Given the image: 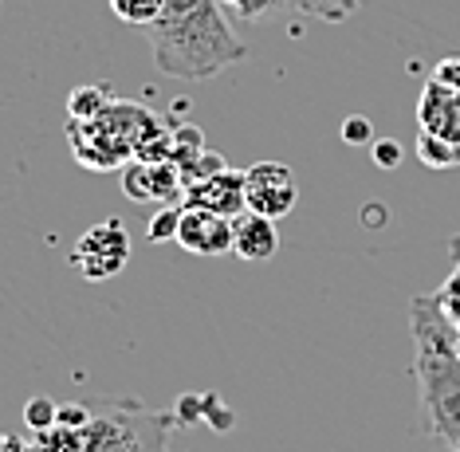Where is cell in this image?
I'll list each match as a JSON object with an SVG mask.
<instances>
[{"mask_svg":"<svg viewBox=\"0 0 460 452\" xmlns=\"http://www.w3.org/2000/svg\"><path fill=\"white\" fill-rule=\"evenodd\" d=\"M221 0H165L158 24L146 28L154 67L165 79L197 83L248 59V44L228 24Z\"/></svg>","mask_w":460,"mask_h":452,"instance_id":"1","label":"cell"},{"mask_svg":"<svg viewBox=\"0 0 460 452\" xmlns=\"http://www.w3.org/2000/svg\"><path fill=\"white\" fill-rule=\"evenodd\" d=\"M413 382L425 433L448 452H460V327L445 315L437 296L410 299Z\"/></svg>","mask_w":460,"mask_h":452,"instance_id":"2","label":"cell"},{"mask_svg":"<svg viewBox=\"0 0 460 452\" xmlns=\"http://www.w3.org/2000/svg\"><path fill=\"white\" fill-rule=\"evenodd\" d=\"M158 114H150L138 102L114 99L107 111L87 122L67 119V142L75 150V162L87 170H122V162H134L138 146L158 130Z\"/></svg>","mask_w":460,"mask_h":452,"instance_id":"3","label":"cell"},{"mask_svg":"<svg viewBox=\"0 0 460 452\" xmlns=\"http://www.w3.org/2000/svg\"><path fill=\"white\" fill-rule=\"evenodd\" d=\"M177 413L150 409L138 397H107L87 425L83 452H170Z\"/></svg>","mask_w":460,"mask_h":452,"instance_id":"4","label":"cell"},{"mask_svg":"<svg viewBox=\"0 0 460 452\" xmlns=\"http://www.w3.org/2000/svg\"><path fill=\"white\" fill-rule=\"evenodd\" d=\"M130 260V236L122 228V220H102V225L87 228L79 236L75 252H71V264L83 271V279L91 283H102V279H114Z\"/></svg>","mask_w":460,"mask_h":452,"instance_id":"5","label":"cell"},{"mask_svg":"<svg viewBox=\"0 0 460 452\" xmlns=\"http://www.w3.org/2000/svg\"><path fill=\"white\" fill-rule=\"evenodd\" d=\"M244 197L248 208L260 217L271 220H284L299 201V185L296 173L288 170L284 162H256L244 170Z\"/></svg>","mask_w":460,"mask_h":452,"instance_id":"6","label":"cell"},{"mask_svg":"<svg viewBox=\"0 0 460 452\" xmlns=\"http://www.w3.org/2000/svg\"><path fill=\"white\" fill-rule=\"evenodd\" d=\"M177 244L193 256H225V252H233V220L197 205H181Z\"/></svg>","mask_w":460,"mask_h":452,"instance_id":"7","label":"cell"},{"mask_svg":"<svg viewBox=\"0 0 460 452\" xmlns=\"http://www.w3.org/2000/svg\"><path fill=\"white\" fill-rule=\"evenodd\" d=\"M417 126L433 138L460 146V91L429 79L421 87V99H417Z\"/></svg>","mask_w":460,"mask_h":452,"instance_id":"8","label":"cell"},{"mask_svg":"<svg viewBox=\"0 0 460 452\" xmlns=\"http://www.w3.org/2000/svg\"><path fill=\"white\" fill-rule=\"evenodd\" d=\"M185 205H197V208H208V213H221V217H240L248 208V197H244V170H225L205 177V182H193L185 185Z\"/></svg>","mask_w":460,"mask_h":452,"instance_id":"9","label":"cell"},{"mask_svg":"<svg viewBox=\"0 0 460 452\" xmlns=\"http://www.w3.org/2000/svg\"><path fill=\"white\" fill-rule=\"evenodd\" d=\"M279 252V228L271 217H260L252 208H244L240 217H233V256L240 260H271Z\"/></svg>","mask_w":460,"mask_h":452,"instance_id":"10","label":"cell"},{"mask_svg":"<svg viewBox=\"0 0 460 452\" xmlns=\"http://www.w3.org/2000/svg\"><path fill=\"white\" fill-rule=\"evenodd\" d=\"M114 102L111 94V83H83V87H75L67 94V119L71 122H87L95 119V114H102Z\"/></svg>","mask_w":460,"mask_h":452,"instance_id":"11","label":"cell"},{"mask_svg":"<svg viewBox=\"0 0 460 452\" xmlns=\"http://www.w3.org/2000/svg\"><path fill=\"white\" fill-rule=\"evenodd\" d=\"M433 296L445 307L448 319L460 327V233L448 240V276H445V283L433 291Z\"/></svg>","mask_w":460,"mask_h":452,"instance_id":"12","label":"cell"},{"mask_svg":"<svg viewBox=\"0 0 460 452\" xmlns=\"http://www.w3.org/2000/svg\"><path fill=\"white\" fill-rule=\"evenodd\" d=\"M417 157H421V165H429V170H456L460 165V146L445 142V138H433V134L417 130Z\"/></svg>","mask_w":460,"mask_h":452,"instance_id":"13","label":"cell"},{"mask_svg":"<svg viewBox=\"0 0 460 452\" xmlns=\"http://www.w3.org/2000/svg\"><path fill=\"white\" fill-rule=\"evenodd\" d=\"M299 16L323 20V24H342L347 16H354L362 8V0H291Z\"/></svg>","mask_w":460,"mask_h":452,"instance_id":"14","label":"cell"},{"mask_svg":"<svg viewBox=\"0 0 460 452\" xmlns=\"http://www.w3.org/2000/svg\"><path fill=\"white\" fill-rule=\"evenodd\" d=\"M83 440H87V429H71V425H51L32 433L36 452H83Z\"/></svg>","mask_w":460,"mask_h":452,"instance_id":"15","label":"cell"},{"mask_svg":"<svg viewBox=\"0 0 460 452\" xmlns=\"http://www.w3.org/2000/svg\"><path fill=\"white\" fill-rule=\"evenodd\" d=\"M165 0H111V13L122 20L127 28H150L158 24Z\"/></svg>","mask_w":460,"mask_h":452,"instance_id":"16","label":"cell"},{"mask_svg":"<svg viewBox=\"0 0 460 452\" xmlns=\"http://www.w3.org/2000/svg\"><path fill=\"white\" fill-rule=\"evenodd\" d=\"M177 228H181V205H162L158 213L146 220L150 244H177Z\"/></svg>","mask_w":460,"mask_h":452,"instance_id":"17","label":"cell"},{"mask_svg":"<svg viewBox=\"0 0 460 452\" xmlns=\"http://www.w3.org/2000/svg\"><path fill=\"white\" fill-rule=\"evenodd\" d=\"M205 154V134L197 130L193 122H185V126H173V162L181 165H190L193 157H201Z\"/></svg>","mask_w":460,"mask_h":452,"instance_id":"18","label":"cell"},{"mask_svg":"<svg viewBox=\"0 0 460 452\" xmlns=\"http://www.w3.org/2000/svg\"><path fill=\"white\" fill-rule=\"evenodd\" d=\"M279 4H291V0H221V8L233 20H264L268 13H276Z\"/></svg>","mask_w":460,"mask_h":452,"instance_id":"19","label":"cell"},{"mask_svg":"<svg viewBox=\"0 0 460 452\" xmlns=\"http://www.w3.org/2000/svg\"><path fill=\"white\" fill-rule=\"evenodd\" d=\"M59 421V402H51V397H32V402L24 405V425L40 433V429H51Z\"/></svg>","mask_w":460,"mask_h":452,"instance_id":"20","label":"cell"},{"mask_svg":"<svg viewBox=\"0 0 460 452\" xmlns=\"http://www.w3.org/2000/svg\"><path fill=\"white\" fill-rule=\"evenodd\" d=\"M402 157H405V150H402V146H397L394 138L370 142V162L378 165V170H397V165H402Z\"/></svg>","mask_w":460,"mask_h":452,"instance_id":"21","label":"cell"},{"mask_svg":"<svg viewBox=\"0 0 460 452\" xmlns=\"http://www.w3.org/2000/svg\"><path fill=\"white\" fill-rule=\"evenodd\" d=\"M339 134H342V142H350V146H370L374 142V126H370V119H362V114L342 119Z\"/></svg>","mask_w":460,"mask_h":452,"instance_id":"22","label":"cell"},{"mask_svg":"<svg viewBox=\"0 0 460 452\" xmlns=\"http://www.w3.org/2000/svg\"><path fill=\"white\" fill-rule=\"evenodd\" d=\"M433 79L445 83V87H453V91H460V56H445L433 67Z\"/></svg>","mask_w":460,"mask_h":452,"instance_id":"23","label":"cell"},{"mask_svg":"<svg viewBox=\"0 0 460 452\" xmlns=\"http://www.w3.org/2000/svg\"><path fill=\"white\" fill-rule=\"evenodd\" d=\"M91 417H95V413H91V405H75V402H71V405H59V425L87 429Z\"/></svg>","mask_w":460,"mask_h":452,"instance_id":"24","label":"cell"},{"mask_svg":"<svg viewBox=\"0 0 460 452\" xmlns=\"http://www.w3.org/2000/svg\"><path fill=\"white\" fill-rule=\"evenodd\" d=\"M0 452H36V445L20 433H0Z\"/></svg>","mask_w":460,"mask_h":452,"instance_id":"25","label":"cell"},{"mask_svg":"<svg viewBox=\"0 0 460 452\" xmlns=\"http://www.w3.org/2000/svg\"><path fill=\"white\" fill-rule=\"evenodd\" d=\"M0 8H4V0H0Z\"/></svg>","mask_w":460,"mask_h":452,"instance_id":"26","label":"cell"}]
</instances>
